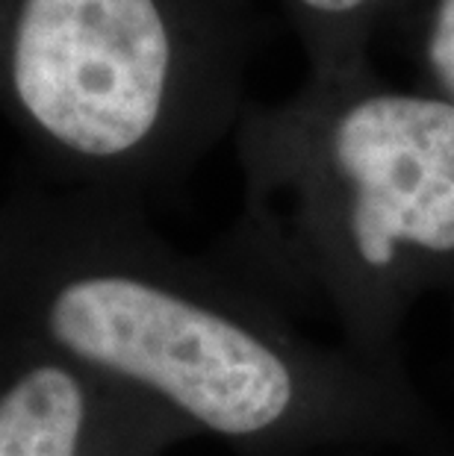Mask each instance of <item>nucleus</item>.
I'll return each mask as SVG.
<instances>
[{"instance_id":"obj_5","label":"nucleus","mask_w":454,"mask_h":456,"mask_svg":"<svg viewBox=\"0 0 454 456\" xmlns=\"http://www.w3.org/2000/svg\"><path fill=\"white\" fill-rule=\"evenodd\" d=\"M422 0H280L307 56V74L369 65L375 36L399 27Z\"/></svg>"},{"instance_id":"obj_3","label":"nucleus","mask_w":454,"mask_h":456,"mask_svg":"<svg viewBox=\"0 0 454 456\" xmlns=\"http://www.w3.org/2000/svg\"><path fill=\"white\" fill-rule=\"evenodd\" d=\"M257 0H0V112L80 191L136 200L239 127Z\"/></svg>"},{"instance_id":"obj_1","label":"nucleus","mask_w":454,"mask_h":456,"mask_svg":"<svg viewBox=\"0 0 454 456\" xmlns=\"http://www.w3.org/2000/svg\"><path fill=\"white\" fill-rule=\"evenodd\" d=\"M0 248L36 265L21 306L38 351L198 430L272 448L384 410L360 371L316 362L243 292L183 268L142 227L136 200H15L0 212Z\"/></svg>"},{"instance_id":"obj_2","label":"nucleus","mask_w":454,"mask_h":456,"mask_svg":"<svg viewBox=\"0 0 454 456\" xmlns=\"http://www.w3.org/2000/svg\"><path fill=\"white\" fill-rule=\"evenodd\" d=\"M236 130L248 254L325 300L357 362L384 365L417 297L454 289V103L369 62L248 103Z\"/></svg>"},{"instance_id":"obj_4","label":"nucleus","mask_w":454,"mask_h":456,"mask_svg":"<svg viewBox=\"0 0 454 456\" xmlns=\"http://www.w3.org/2000/svg\"><path fill=\"white\" fill-rule=\"evenodd\" d=\"M98 380L38 351L0 386V456H103Z\"/></svg>"}]
</instances>
